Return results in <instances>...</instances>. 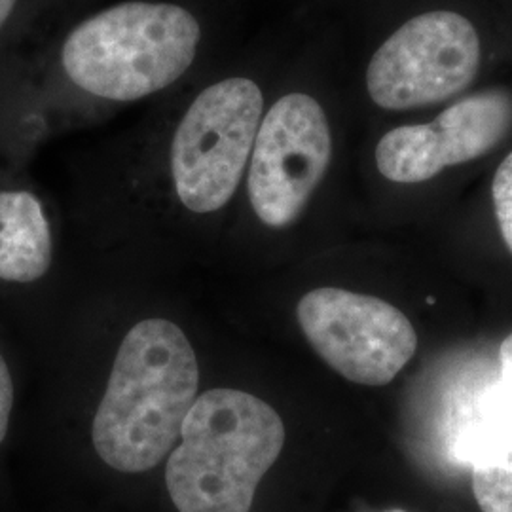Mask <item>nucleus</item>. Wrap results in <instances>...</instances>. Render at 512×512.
Returning a JSON list of instances; mask_svg holds the SVG:
<instances>
[{"label": "nucleus", "instance_id": "6e6552de", "mask_svg": "<svg viewBox=\"0 0 512 512\" xmlns=\"http://www.w3.org/2000/svg\"><path fill=\"white\" fill-rule=\"evenodd\" d=\"M512 129V93H475L429 124L391 129L376 147V165L399 184L431 181L446 167L492 152Z\"/></svg>", "mask_w": 512, "mask_h": 512}, {"label": "nucleus", "instance_id": "7ed1b4c3", "mask_svg": "<svg viewBox=\"0 0 512 512\" xmlns=\"http://www.w3.org/2000/svg\"><path fill=\"white\" fill-rule=\"evenodd\" d=\"M202 38L192 12L165 2H124L80 23L61 50L76 88L109 101H137L183 76Z\"/></svg>", "mask_w": 512, "mask_h": 512}, {"label": "nucleus", "instance_id": "20e7f679", "mask_svg": "<svg viewBox=\"0 0 512 512\" xmlns=\"http://www.w3.org/2000/svg\"><path fill=\"white\" fill-rule=\"evenodd\" d=\"M264 97L251 78L234 76L203 90L175 131L171 175L192 213L222 209L236 194L262 122Z\"/></svg>", "mask_w": 512, "mask_h": 512}, {"label": "nucleus", "instance_id": "9b49d317", "mask_svg": "<svg viewBox=\"0 0 512 512\" xmlns=\"http://www.w3.org/2000/svg\"><path fill=\"white\" fill-rule=\"evenodd\" d=\"M495 219L499 222L501 236L512 253V152L495 171L494 184Z\"/></svg>", "mask_w": 512, "mask_h": 512}, {"label": "nucleus", "instance_id": "1a4fd4ad", "mask_svg": "<svg viewBox=\"0 0 512 512\" xmlns=\"http://www.w3.org/2000/svg\"><path fill=\"white\" fill-rule=\"evenodd\" d=\"M52 228L27 190H0V279L33 283L52 266Z\"/></svg>", "mask_w": 512, "mask_h": 512}, {"label": "nucleus", "instance_id": "f8f14e48", "mask_svg": "<svg viewBox=\"0 0 512 512\" xmlns=\"http://www.w3.org/2000/svg\"><path fill=\"white\" fill-rule=\"evenodd\" d=\"M12 406H14V382L4 357L0 355V442L8 433Z\"/></svg>", "mask_w": 512, "mask_h": 512}, {"label": "nucleus", "instance_id": "9d476101", "mask_svg": "<svg viewBox=\"0 0 512 512\" xmlns=\"http://www.w3.org/2000/svg\"><path fill=\"white\" fill-rule=\"evenodd\" d=\"M473 494L482 512H512V452L490 467L471 471Z\"/></svg>", "mask_w": 512, "mask_h": 512}, {"label": "nucleus", "instance_id": "2eb2a0df", "mask_svg": "<svg viewBox=\"0 0 512 512\" xmlns=\"http://www.w3.org/2000/svg\"><path fill=\"white\" fill-rule=\"evenodd\" d=\"M385 512H404V511H385Z\"/></svg>", "mask_w": 512, "mask_h": 512}, {"label": "nucleus", "instance_id": "39448f33", "mask_svg": "<svg viewBox=\"0 0 512 512\" xmlns=\"http://www.w3.org/2000/svg\"><path fill=\"white\" fill-rule=\"evenodd\" d=\"M480 59V38L469 19L427 12L406 21L372 55L366 90L380 109L429 107L467 90Z\"/></svg>", "mask_w": 512, "mask_h": 512}, {"label": "nucleus", "instance_id": "ddd939ff", "mask_svg": "<svg viewBox=\"0 0 512 512\" xmlns=\"http://www.w3.org/2000/svg\"><path fill=\"white\" fill-rule=\"evenodd\" d=\"M497 359H499L497 382L512 399V332L501 342Z\"/></svg>", "mask_w": 512, "mask_h": 512}, {"label": "nucleus", "instance_id": "423d86ee", "mask_svg": "<svg viewBox=\"0 0 512 512\" xmlns=\"http://www.w3.org/2000/svg\"><path fill=\"white\" fill-rule=\"evenodd\" d=\"M296 317L313 351L353 384L393 382L418 351V332L410 319L370 294L313 289L300 298Z\"/></svg>", "mask_w": 512, "mask_h": 512}, {"label": "nucleus", "instance_id": "4468645a", "mask_svg": "<svg viewBox=\"0 0 512 512\" xmlns=\"http://www.w3.org/2000/svg\"><path fill=\"white\" fill-rule=\"evenodd\" d=\"M21 0H0V35L8 29L10 21L18 14Z\"/></svg>", "mask_w": 512, "mask_h": 512}, {"label": "nucleus", "instance_id": "0eeeda50", "mask_svg": "<svg viewBox=\"0 0 512 512\" xmlns=\"http://www.w3.org/2000/svg\"><path fill=\"white\" fill-rule=\"evenodd\" d=\"M332 158L329 120L306 93L275 103L256 131L249 169V200L270 228L293 224L323 181Z\"/></svg>", "mask_w": 512, "mask_h": 512}, {"label": "nucleus", "instance_id": "f257e3e1", "mask_svg": "<svg viewBox=\"0 0 512 512\" xmlns=\"http://www.w3.org/2000/svg\"><path fill=\"white\" fill-rule=\"evenodd\" d=\"M200 363L169 319H145L122 340L93 418L97 456L120 473H145L171 454L198 399Z\"/></svg>", "mask_w": 512, "mask_h": 512}, {"label": "nucleus", "instance_id": "f03ea898", "mask_svg": "<svg viewBox=\"0 0 512 512\" xmlns=\"http://www.w3.org/2000/svg\"><path fill=\"white\" fill-rule=\"evenodd\" d=\"M285 423L253 393L217 387L198 395L165 467L179 512H251L256 488L285 446Z\"/></svg>", "mask_w": 512, "mask_h": 512}]
</instances>
